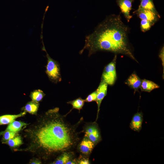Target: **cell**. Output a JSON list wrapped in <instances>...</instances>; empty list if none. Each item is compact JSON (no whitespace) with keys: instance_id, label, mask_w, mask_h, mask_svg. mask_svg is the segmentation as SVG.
Wrapping results in <instances>:
<instances>
[{"instance_id":"26","label":"cell","mask_w":164,"mask_h":164,"mask_svg":"<svg viewBox=\"0 0 164 164\" xmlns=\"http://www.w3.org/2000/svg\"><path fill=\"white\" fill-rule=\"evenodd\" d=\"M41 163V160L39 158L32 159L29 162V163L31 164H40Z\"/></svg>"},{"instance_id":"25","label":"cell","mask_w":164,"mask_h":164,"mask_svg":"<svg viewBox=\"0 0 164 164\" xmlns=\"http://www.w3.org/2000/svg\"><path fill=\"white\" fill-rule=\"evenodd\" d=\"M159 57L161 59L162 62V65L163 67L164 70V47H163L162 49L160 54H159Z\"/></svg>"},{"instance_id":"12","label":"cell","mask_w":164,"mask_h":164,"mask_svg":"<svg viewBox=\"0 0 164 164\" xmlns=\"http://www.w3.org/2000/svg\"><path fill=\"white\" fill-rule=\"evenodd\" d=\"M141 82L139 77L133 73L128 79L126 83L134 89L137 90L140 87Z\"/></svg>"},{"instance_id":"23","label":"cell","mask_w":164,"mask_h":164,"mask_svg":"<svg viewBox=\"0 0 164 164\" xmlns=\"http://www.w3.org/2000/svg\"><path fill=\"white\" fill-rule=\"evenodd\" d=\"M97 100L96 91L93 92L89 95L85 100V102H90L93 101H96Z\"/></svg>"},{"instance_id":"2","label":"cell","mask_w":164,"mask_h":164,"mask_svg":"<svg viewBox=\"0 0 164 164\" xmlns=\"http://www.w3.org/2000/svg\"><path fill=\"white\" fill-rule=\"evenodd\" d=\"M128 30L120 15L108 16L86 37L80 53L86 49L90 56L98 51H106L125 54L136 60L129 46Z\"/></svg>"},{"instance_id":"8","label":"cell","mask_w":164,"mask_h":164,"mask_svg":"<svg viewBox=\"0 0 164 164\" xmlns=\"http://www.w3.org/2000/svg\"><path fill=\"white\" fill-rule=\"evenodd\" d=\"M108 84L101 80L99 86L96 90V103L97 106V118L100 111V107L103 100L107 94Z\"/></svg>"},{"instance_id":"4","label":"cell","mask_w":164,"mask_h":164,"mask_svg":"<svg viewBox=\"0 0 164 164\" xmlns=\"http://www.w3.org/2000/svg\"><path fill=\"white\" fill-rule=\"evenodd\" d=\"M117 56L115 55L112 62L108 64L104 68L102 75V80L108 85H113L117 78L116 70V61Z\"/></svg>"},{"instance_id":"10","label":"cell","mask_w":164,"mask_h":164,"mask_svg":"<svg viewBox=\"0 0 164 164\" xmlns=\"http://www.w3.org/2000/svg\"><path fill=\"white\" fill-rule=\"evenodd\" d=\"M143 121V114L137 112L133 116L130 125V127L135 131L139 132L142 129Z\"/></svg>"},{"instance_id":"21","label":"cell","mask_w":164,"mask_h":164,"mask_svg":"<svg viewBox=\"0 0 164 164\" xmlns=\"http://www.w3.org/2000/svg\"><path fill=\"white\" fill-rule=\"evenodd\" d=\"M18 132H12L5 130L0 132V136H2L1 141L2 143L14 138L17 135Z\"/></svg>"},{"instance_id":"7","label":"cell","mask_w":164,"mask_h":164,"mask_svg":"<svg viewBox=\"0 0 164 164\" xmlns=\"http://www.w3.org/2000/svg\"><path fill=\"white\" fill-rule=\"evenodd\" d=\"M135 0H116V2L119 7L121 13L128 22L132 18L130 14L132 9V3Z\"/></svg>"},{"instance_id":"19","label":"cell","mask_w":164,"mask_h":164,"mask_svg":"<svg viewBox=\"0 0 164 164\" xmlns=\"http://www.w3.org/2000/svg\"><path fill=\"white\" fill-rule=\"evenodd\" d=\"M45 94L41 90H36L32 92L30 97L32 101L39 103L41 101Z\"/></svg>"},{"instance_id":"13","label":"cell","mask_w":164,"mask_h":164,"mask_svg":"<svg viewBox=\"0 0 164 164\" xmlns=\"http://www.w3.org/2000/svg\"><path fill=\"white\" fill-rule=\"evenodd\" d=\"M159 87L158 85L153 82L144 79L142 81L140 87L142 91L149 92Z\"/></svg>"},{"instance_id":"3","label":"cell","mask_w":164,"mask_h":164,"mask_svg":"<svg viewBox=\"0 0 164 164\" xmlns=\"http://www.w3.org/2000/svg\"><path fill=\"white\" fill-rule=\"evenodd\" d=\"M43 46L42 49L45 51L47 58V64L46 66V73L49 78L52 82L56 83L60 82L61 77L60 66L57 61L52 59L47 53L43 44V36L41 35Z\"/></svg>"},{"instance_id":"24","label":"cell","mask_w":164,"mask_h":164,"mask_svg":"<svg viewBox=\"0 0 164 164\" xmlns=\"http://www.w3.org/2000/svg\"><path fill=\"white\" fill-rule=\"evenodd\" d=\"M77 163L80 164H89L90 162L89 159L87 158L84 157H80L78 160L77 161Z\"/></svg>"},{"instance_id":"20","label":"cell","mask_w":164,"mask_h":164,"mask_svg":"<svg viewBox=\"0 0 164 164\" xmlns=\"http://www.w3.org/2000/svg\"><path fill=\"white\" fill-rule=\"evenodd\" d=\"M85 101L81 97H79L73 101H69L67 103L71 104L72 106V109H75L78 110L80 112L84 104Z\"/></svg>"},{"instance_id":"17","label":"cell","mask_w":164,"mask_h":164,"mask_svg":"<svg viewBox=\"0 0 164 164\" xmlns=\"http://www.w3.org/2000/svg\"><path fill=\"white\" fill-rule=\"evenodd\" d=\"M23 143L22 138V137L18 134L13 138L3 143V144H7L12 149L16 148Z\"/></svg>"},{"instance_id":"15","label":"cell","mask_w":164,"mask_h":164,"mask_svg":"<svg viewBox=\"0 0 164 164\" xmlns=\"http://www.w3.org/2000/svg\"><path fill=\"white\" fill-rule=\"evenodd\" d=\"M39 107V103L32 101L26 104L22 110L32 114H36Z\"/></svg>"},{"instance_id":"11","label":"cell","mask_w":164,"mask_h":164,"mask_svg":"<svg viewBox=\"0 0 164 164\" xmlns=\"http://www.w3.org/2000/svg\"><path fill=\"white\" fill-rule=\"evenodd\" d=\"M26 112L23 111L17 114H5L0 116V125L9 124L15 120L16 118L23 116L26 114Z\"/></svg>"},{"instance_id":"22","label":"cell","mask_w":164,"mask_h":164,"mask_svg":"<svg viewBox=\"0 0 164 164\" xmlns=\"http://www.w3.org/2000/svg\"><path fill=\"white\" fill-rule=\"evenodd\" d=\"M153 25L149 21L144 19L141 20L140 28L142 31L145 32L149 30Z\"/></svg>"},{"instance_id":"14","label":"cell","mask_w":164,"mask_h":164,"mask_svg":"<svg viewBox=\"0 0 164 164\" xmlns=\"http://www.w3.org/2000/svg\"><path fill=\"white\" fill-rule=\"evenodd\" d=\"M28 125V124L24 122L15 120L9 124L5 130L18 132L22 129L23 127L26 126Z\"/></svg>"},{"instance_id":"5","label":"cell","mask_w":164,"mask_h":164,"mask_svg":"<svg viewBox=\"0 0 164 164\" xmlns=\"http://www.w3.org/2000/svg\"><path fill=\"white\" fill-rule=\"evenodd\" d=\"M84 137L91 141L95 145L101 140L100 132L96 123H94L87 126L84 130Z\"/></svg>"},{"instance_id":"16","label":"cell","mask_w":164,"mask_h":164,"mask_svg":"<svg viewBox=\"0 0 164 164\" xmlns=\"http://www.w3.org/2000/svg\"><path fill=\"white\" fill-rule=\"evenodd\" d=\"M140 4L138 9L149 10L159 14L156 10L153 0H140Z\"/></svg>"},{"instance_id":"1","label":"cell","mask_w":164,"mask_h":164,"mask_svg":"<svg viewBox=\"0 0 164 164\" xmlns=\"http://www.w3.org/2000/svg\"><path fill=\"white\" fill-rule=\"evenodd\" d=\"M25 129L24 136L28 142L27 147L14 150L30 152L40 159L67 151L78 141L74 128L65 121L58 108L48 110Z\"/></svg>"},{"instance_id":"6","label":"cell","mask_w":164,"mask_h":164,"mask_svg":"<svg viewBox=\"0 0 164 164\" xmlns=\"http://www.w3.org/2000/svg\"><path fill=\"white\" fill-rule=\"evenodd\" d=\"M133 13L136 14L141 20L149 21L153 25L160 18L159 14L147 10L138 9Z\"/></svg>"},{"instance_id":"9","label":"cell","mask_w":164,"mask_h":164,"mask_svg":"<svg viewBox=\"0 0 164 164\" xmlns=\"http://www.w3.org/2000/svg\"><path fill=\"white\" fill-rule=\"evenodd\" d=\"M94 146V144L91 141L85 137L80 143L78 148L81 153L87 155L91 152Z\"/></svg>"},{"instance_id":"18","label":"cell","mask_w":164,"mask_h":164,"mask_svg":"<svg viewBox=\"0 0 164 164\" xmlns=\"http://www.w3.org/2000/svg\"><path fill=\"white\" fill-rule=\"evenodd\" d=\"M72 153L70 152H67V151L63 152L52 164H66L68 162L72 159Z\"/></svg>"}]
</instances>
